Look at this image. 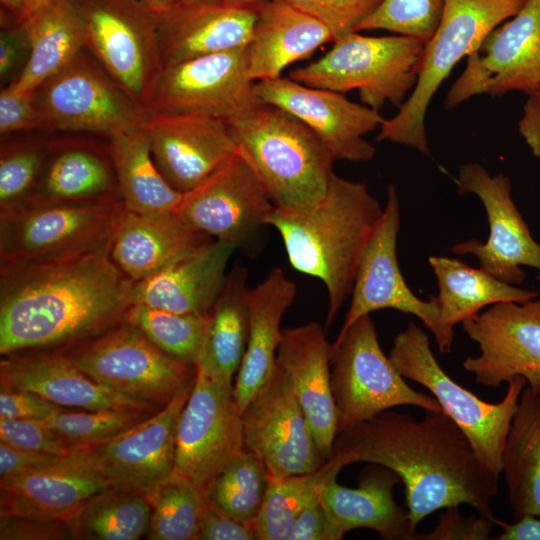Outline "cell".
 Segmentation results:
<instances>
[{
	"mask_svg": "<svg viewBox=\"0 0 540 540\" xmlns=\"http://www.w3.org/2000/svg\"><path fill=\"white\" fill-rule=\"evenodd\" d=\"M331 453L345 466L374 463L395 472L405 487L412 528L430 514L466 504L499 525L492 500L499 477L477 457L471 443L444 412L421 419L392 409L337 433Z\"/></svg>",
	"mask_w": 540,
	"mask_h": 540,
	"instance_id": "cell-1",
	"label": "cell"
},
{
	"mask_svg": "<svg viewBox=\"0 0 540 540\" xmlns=\"http://www.w3.org/2000/svg\"><path fill=\"white\" fill-rule=\"evenodd\" d=\"M134 281L109 246L71 258L0 267V353L62 351L120 324Z\"/></svg>",
	"mask_w": 540,
	"mask_h": 540,
	"instance_id": "cell-2",
	"label": "cell"
},
{
	"mask_svg": "<svg viewBox=\"0 0 540 540\" xmlns=\"http://www.w3.org/2000/svg\"><path fill=\"white\" fill-rule=\"evenodd\" d=\"M383 209L366 184L333 172L317 203L301 209L274 206L265 218V225L279 233L291 267L324 284L326 327L351 295L359 263Z\"/></svg>",
	"mask_w": 540,
	"mask_h": 540,
	"instance_id": "cell-3",
	"label": "cell"
},
{
	"mask_svg": "<svg viewBox=\"0 0 540 540\" xmlns=\"http://www.w3.org/2000/svg\"><path fill=\"white\" fill-rule=\"evenodd\" d=\"M227 124L238 153L275 206L301 209L323 198L335 160L303 122L263 103Z\"/></svg>",
	"mask_w": 540,
	"mask_h": 540,
	"instance_id": "cell-4",
	"label": "cell"
},
{
	"mask_svg": "<svg viewBox=\"0 0 540 540\" xmlns=\"http://www.w3.org/2000/svg\"><path fill=\"white\" fill-rule=\"evenodd\" d=\"M526 0H445L441 21L425 44L416 85L391 119L379 127L378 141L388 140L430 154L425 115L438 87L452 68L479 47Z\"/></svg>",
	"mask_w": 540,
	"mask_h": 540,
	"instance_id": "cell-5",
	"label": "cell"
},
{
	"mask_svg": "<svg viewBox=\"0 0 540 540\" xmlns=\"http://www.w3.org/2000/svg\"><path fill=\"white\" fill-rule=\"evenodd\" d=\"M389 359L405 379L430 392L468 438L481 463L500 477L507 434L526 380L521 376L510 379L500 402L480 399L443 370L429 336L412 321L395 336Z\"/></svg>",
	"mask_w": 540,
	"mask_h": 540,
	"instance_id": "cell-6",
	"label": "cell"
},
{
	"mask_svg": "<svg viewBox=\"0 0 540 540\" xmlns=\"http://www.w3.org/2000/svg\"><path fill=\"white\" fill-rule=\"evenodd\" d=\"M318 60L289 77L307 86L344 93L358 90L362 104L400 108L416 85L425 42L405 35L372 37L352 32L336 39Z\"/></svg>",
	"mask_w": 540,
	"mask_h": 540,
	"instance_id": "cell-7",
	"label": "cell"
},
{
	"mask_svg": "<svg viewBox=\"0 0 540 540\" xmlns=\"http://www.w3.org/2000/svg\"><path fill=\"white\" fill-rule=\"evenodd\" d=\"M330 371L338 432L403 405L443 412L431 394L409 386L384 354L370 315L331 344Z\"/></svg>",
	"mask_w": 540,
	"mask_h": 540,
	"instance_id": "cell-8",
	"label": "cell"
},
{
	"mask_svg": "<svg viewBox=\"0 0 540 540\" xmlns=\"http://www.w3.org/2000/svg\"><path fill=\"white\" fill-rule=\"evenodd\" d=\"M77 1L86 23V48L146 113L164 69L159 14L141 0Z\"/></svg>",
	"mask_w": 540,
	"mask_h": 540,
	"instance_id": "cell-9",
	"label": "cell"
},
{
	"mask_svg": "<svg viewBox=\"0 0 540 540\" xmlns=\"http://www.w3.org/2000/svg\"><path fill=\"white\" fill-rule=\"evenodd\" d=\"M62 352L95 381L161 408L197 375L196 365L165 353L125 320Z\"/></svg>",
	"mask_w": 540,
	"mask_h": 540,
	"instance_id": "cell-10",
	"label": "cell"
},
{
	"mask_svg": "<svg viewBox=\"0 0 540 540\" xmlns=\"http://www.w3.org/2000/svg\"><path fill=\"white\" fill-rule=\"evenodd\" d=\"M122 200L29 207L0 217V267L60 260L110 246Z\"/></svg>",
	"mask_w": 540,
	"mask_h": 540,
	"instance_id": "cell-11",
	"label": "cell"
},
{
	"mask_svg": "<svg viewBox=\"0 0 540 540\" xmlns=\"http://www.w3.org/2000/svg\"><path fill=\"white\" fill-rule=\"evenodd\" d=\"M34 100L51 130L111 137L141 125L146 114L84 50L38 87Z\"/></svg>",
	"mask_w": 540,
	"mask_h": 540,
	"instance_id": "cell-12",
	"label": "cell"
},
{
	"mask_svg": "<svg viewBox=\"0 0 540 540\" xmlns=\"http://www.w3.org/2000/svg\"><path fill=\"white\" fill-rule=\"evenodd\" d=\"M249 44L165 66L146 113L201 114L229 123L263 104L248 75Z\"/></svg>",
	"mask_w": 540,
	"mask_h": 540,
	"instance_id": "cell-13",
	"label": "cell"
},
{
	"mask_svg": "<svg viewBox=\"0 0 540 540\" xmlns=\"http://www.w3.org/2000/svg\"><path fill=\"white\" fill-rule=\"evenodd\" d=\"M400 205L396 188L390 184L381 219L361 258L351 301L336 339H340L360 318L382 309H394L416 316L433 334L441 353H449L454 336L440 324L434 296L417 297L408 287L397 258Z\"/></svg>",
	"mask_w": 540,
	"mask_h": 540,
	"instance_id": "cell-14",
	"label": "cell"
},
{
	"mask_svg": "<svg viewBox=\"0 0 540 540\" xmlns=\"http://www.w3.org/2000/svg\"><path fill=\"white\" fill-rule=\"evenodd\" d=\"M244 449L242 411L234 386L197 370L178 422L174 472L206 494L216 475Z\"/></svg>",
	"mask_w": 540,
	"mask_h": 540,
	"instance_id": "cell-15",
	"label": "cell"
},
{
	"mask_svg": "<svg viewBox=\"0 0 540 540\" xmlns=\"http://www.w3.org/2000/svg\"><path fill=\"white\" fill-rule=\"evenodd\" d=\"M245 448L265 463L271 479L313 472L322 453L288 374L276 363L242 411Z\"/></svg>",
	"mask_w": 540,
	"mask_h": 540,
	"instance_id": "cell-16",
	"label": "cell"
},
{
	"mask_svg": "<svg viewBox=\"0 0 540 540\" xmlns=\"http://www.w3.org/2000/svg\"><path fill=\"white\" fill-rule=\"evenodd\" d=\"M540 91V0H526L503 25L494 28L477 49L446 96L453 109L479 94Z\"/></svg>",
	"mask_w": 540,
	"mask_h": 540,
	"instance_id": "cell-17",
	"label": "cell"
},
{
	"mask_svg": "<svg viewBox=\"0 0 540 540\" xmlns=\"http://www.w3.org/2000/svg\"><path fill=\"white\" fill-rule=\"evenodd\" d=\"M460 194L472 193L483 203L489 223L485 243L471 238L451 248L454 254L473 255L480 268L513 285L521 284L528 266L538 271L540 279V244L532 237L512 198L509 177L492 176L481 164L467 163L459 168L456 179Z\"/></svg>",
	"mask_w": 540,
	"mask_h": 540,
	"instance_id": "cell-18",
	"label": "cell"
},
{
	"mask_svg": "<svg viewBox=\"0 0 540 540\" xmlns=\"http://www.w3.org/2000/svg\"><path fill=\"white\" fill-rule=\"evenodd\" d=\"M461 324L479 348L462 363L477 383L498 387L521 376L540 391V300L498 303Z\"/></svg>",
	"mask_w": 540,
	"mask_h": 540,
	"instance_id": "cell-19",
	"label": "cell"
},
{
	"mask_svg": "<svg viewBox=\"0 0 540 540\" xmlns=\"http://www.w3.org/2000/svg\"><path fill=\"white\" fill-rule=\"evenodd\" d=\"M261 102L278 107L308 126L336 160L365 162L375 155L364 136L385 119L379 111L348 100L343 93L307 86L290 77L255 82Z\"/></svg>",
	"mask_w": 540,
	"mask_h": 540,
	"instance_id": "cell-20",
	"label": "cell"
},
{
	"mask_svg": "<svg viewBox=\"0 0 540 540\" xmlns=\"http://www.w3.org/2000/svg\"><path fill=\"white\" fill-rule=\"evenodd\" d=\"M193 385L140 423L88 449L107 489L146 496L174 472L178 422Z\"/></svg>",
	"mask_w": 540,
	"mask_h": 540,
	"instance_id": "cell-21",
	"label": "cell"
},
{
	"mask_svg": "<svg viewBox=\"0 0 540 540\" xmlns=\"http://www.w3.org/2000/svg\"><path fill=\"white\" fill-rule=\"evenodd\" d=\"M274 206L237 151L202 184L184 193L175 212L195 229L237 248L265 225Z\"/></svg>",
	"mask_w": 540,
	"mask_h": 540,
	"instance_id": "cell-22",
	"label": "cell"
},
{
	"mask_svg": "<svg viewBox=\"0 0 540 540\" xmlns=\"http://www.w3.org/2000/svg\"><path fill=\"white\" fill-rule=\"evenodd\" d=\"M142 126L160 173L181 193L198 187L237 153L228 124L214 117L153 112L145 114Z\"/></svg>",
	"mask_w": 540,
	"mask_h": 540,
	"instance_id": "cell-23",
	"label": "cell"
},
{
	"mask_svg": "<svg viewBox=\"0 0 540 540\" xmlns=\"http://www.w3.org/2000/svg\"><path fill=\"white\" fill-rule=\"evenodd\" d=\"M0 361L1 389L27 390L75 410H123L154 414L161 407L132 399L95 381L62 351L32 349Z\"/></svg>",
	"mask_w": 540,
	"mask_h": 540,
	"instance_id": "cell-24",
	"label": "cell"
},
{
	"mask_svg": "<svg viewBox=\"0 0 540 540\" xmlns=\"http://www.w3.org/2000/svg\"><path fill=\"white\" fill-rule=\"evenodd\" d=\"M261 2H178L159 15L163 66L250 43Z\"/></svg>",
	"mask_w": 540,
	"mask_h": 540,
	"instance_id": "cell-25",
	"label": "cell"
},
{
	"mask_svg": "<svg viewBox=\"0 0 540 540\" xmlns=\"http://www.w3.org/2000/svg\"><path fill=\"white\" fill-rule=\"evenodd\" d=\"M105 489L89 450H78L26 474L0 479V515L68 520Z\"/></svg>",
	"mask_w": 540,
	"mask_h": 540,
	"instance_id": "cell-26",
	"label": "cell"
},
{
	"mask_svg": "<svg viewBox=\"0 0 540 540\" xmlns=\"http://www.w3.org/2000/svg\"><path fill=\"white\" fill-rule=\"evenodd\" d=\"M118 200L121 198L109 146L67 138L50 141L38 181L24 208Z\"/></svg>",
	"mask_w": 540,
	"mask_h": 540,
	"instance_id": "cell-27",
	"label": "cell"
},
{
	"mask_svg": "<svg viewBox=\"0 0 540 540\" xmlns=\"http://www.w3.org/2000/svg\"><path fill=\"white\" fill-rule=\"evenodd\" d=\"M330 357L331 344L318 322L282 330L276 363L288 374L316 443L327 459L338 432Z\"/></svg>",
	"mask_w": 540,
	"mask_h": 540,
	"instance_id": "cell-28",
	"label": "cell"
},
{
	"mask_svg": "<svg viewBox=\"0 0 540 540\" xmlns=\"http://www.w3.org/2000/svg\"><path fill=\"white\" fill-rule=\"evenodd\" d=\"M212 239L176 212L143 214L124 206L113 231L109 255L126 276L137 282Z\"/></svg>",
	"mask_w": 540,
	"mask_h": 540,
	"instance_id": "cell-29",
	"label": "cell"
},
{
	"mask_svg": "<svg viewBox=\"0 0 540 540\" xmlns=\"http://www.w3.org/2000/svg\"><path fill=\"white\" fill-rule=\"evenodd\" d=\"M236 247L216 239L137 282L133 303L176 313L206 315L226 281Z\"/></svg>",
	"mask_w": 540,
	"mask_h": 540,
	"instance_id": "cell-30",
	"label": "cell"
},
{
	"mask_svg": "<svg viewBox=\"0 0 540 540\" xmlns=\"http://www.w3.org/2000/svg\"><path fill=\"white\" fill-rule=\"evenodd\" d=\"M355 488L331 479L321 492L320 502L344 537L354 529H370L385 540L414 538L408 510L394 499V487L401 481L392 470L368 463Z\"/></svg>",
	"mask_w": 540,
	"mask_h": 540,
	"instance_id": "cell-31",
	"label": "cell"
},
{
	"mask_svg": "<svg viewBox=\"0 0 540 540\" xmlns=\"http://www.w3.org/2000/svg\"><path fill=\"white\" fill-rule=\"evenodd\" d=\"M333 41L329 29L310 14L286 0H265L249 43V78L257 82L281 77L286 67Z\"/></svg>",
	"mask_w": 540,
	"mask_h": 540,
	"instance_id": "cell-32",
	"label": "cell"
},
{
	"mask_svg": "<svg viewBox=\"0 0 540 540\" xmlns=\"http://www.w3.org/2000/svg\"><path fill=\"white\" fill-rule=\"evenodd\" d=\"M297 294L295 283L280 268L249 290V333L238 369L234 397L241 411L270 376L282 330L280 324Z\"/></svg>",
	"mask_w": 540,
	"mask_h": 540,
	"instance_id": "cell-33",
	"label": "cell"
},
{
	"mask_svg": "<svg viewBox=\"0 0 540 540\" xmlns=\"http://www.w3.org/2000/svg\"><path fill=\"white\" fill-rule=\"evenodd\" d=\"M20 24L29 57L12 84L21 91L34 92L86 48V23L77 0H48Z\"/></svg>",
	"mask_w": 540,
	"mask_h": 540,
	"instance_id": "cell-34",
	"label": "cell"
},
{
	"mask_svg": "<svg viewBox=\"0 0 540 540\" xmlns=\"http://www.w3.org/2000/svg\"><path fill=\"white\" fill-rule=\"evenodd\" d=\"M247 270L236 266L206 314V326L197 370L227 384L241 365L249 333Z\"/></svg>",
	"mask_w": 540,
	"mask_h": 540,
	"instance_id": "cell-35",
	"label": "cell"
},
{
	"mask_svg": "<svg viewBox=\"0 0 540 540\" xmlns=\"http://www.w3.org/2000/svg\"><path fill=\"white\" fill-rule=\"evenodd\" d=\"M428 262L437 281L438 293L434 298L440 324L452 336L456 324L474 318L485 307L502 302L524 303L539 295V291L504 282L457 258L430 256Z\"/></svg>",
	"mask_w": 540,
	"mask_h": 540,
	"instance_id": "cell-36",
	"label": "cell"
},
{
	"mask_svg": "<svg viewBox=\"0 0 540 540\" xmlns=\"http://www.w3.org/2000/svg\"><path fill=\"white\" fill-rule=\"evenodd\" d=\"M501 474L515 520L540 518V392L527 385L507 434Z\"/></svg>",
	"mask_w": 540,
	"mask_h": 540,
	"instance_id": "cell-37",
	"label": "cell"
},
{
	"mask_svg": "<svg viewBox=\"0 0 540 540\" xmlns=\"http://www.w3.org/2000/svg\"><path fill=\"white\" fill-rule=\"evenodd\" d=\"M108 146L125 208L143 214L176 211L184 193L160 173L142 124L112 135Z\"/></svg>",
	"mask_w": 540,
	"mask_h": 540,
	"instance_id": "cell-38",
	"label": "cell"
},
{
	"mask_svg": "<svg viewBox=\"0 0 540 540\" xmlns=\"http://www.w3.org/2000/svg\"><path fill=\"white\" fill-rule=\"evenodd\" d=\"M150 518L145 496L105 489L88 498L68 523L75 539L137 540L147 535Z\"/></svg>",
	"mask_w": 540,
	"mask_h": 540,
	"instance_id": "cell-39",
	"label": "cell"
},
{
	"mask_svg": "<svg viewBox=\"0 0 540 540\" xmlns=\"http://www.w3.org/2000/svg\"><path fill=\"white\" fill-rule=\"evenodd\" d=\"M345 467L331 453L325 464L313 472L271 479L262 509L255 521L258 540H287L298 515L320 501L324 486Z\"/></svg>",
	"mask_w": 540,
	"mask_h": 540,
	"instance_id": "cell-40",
	"label": "cell"
},
{
	"mask_svg": "<svg viewBox=\"0 0 540 540\" xmlns=\"http://www.w3.org/2000/svg\"><path fill=\"white\" fill-rule=\"evenodd\" d=\"M151 518L149 540H197L206 494L186 477L173 472L146 496Z\"/></svg>",
	"mask_w": 540,
	"mask_h": 540,
	"instance_id": "cell-41",
	"label": "cell"
},
{
	"mask_svg": "<svg viewBox=\"0 0 540 540\" xmlns=\"http://www.w3.org/2000/svg\"><path fill=\"white\" fill-rule=\"evenodd\" d=\"M271 477L263 460L245 448L227 463L210 483L209 503L226 514L255 523L265 500Z\"/></svg>",
	"mask_w": 540,
	"mask_h": 540,
	"instance_id": "cell-42",
	"label": "cell"
},
{
	"mask_svg": "<svg viewBox=\"0 0 540 540\" xmlns=\"http://www.w3.org/2000/svg\"><path fill=\"white\" fill-rule=\"evenodd\" d=\"M124 320L142 331L165 353L183 362L197 364L204 339L206 315L176 313L133 303Z\"/></svg>",
	"mask_w": 540,
	"mask_h": 540,
	"instance_id": "cell-43",
	"label": "cell"
},
{
	"mask_svg": "<svg viewBox=\"0 0 540 540\" xmlns=\"http://www.w3.org/2000/svg\"><path fill=\"white\" fill-rule=\"evenodd\" d=\"M49 144L42 138L2 142L0 217L24 208L38 181Z\"/></svg>",
	"mask_w": 540,
	"mask_h": 540,
	"instance_id": "cell-44",
	"label": "cell"
},
{
	"mask_svg": "<svg viewBox=\"0 0 540 540\" xmlns=\"http://www.w3.org/2000/svg\"><path fill=\"white\" fill-rule=\"evenodd\" d=\"M152 414L123 410L66 409L42 420L72 451L103 444Z\"/></svg>",
	"mask_w": 540,
	"mask_h": 540,
	"instance_id": "cell-45",
	"label": "cell"
},
{
	"mask_svg": "<svg viewBox=\"0 0 540 540\" xmlns=\"http://www.w3.org/2000/svg\"><path fill=\"white\" fill-rule=\"evenodd\" d=\"M445 0H382L359 25L362 30H387L427 43L441 21Z\"/></svg>",
	"mask_w": 540,
	"mask_h": 540,
	"instance_id": "cell-46",
	"label": "cell"
},
{
	"mask_svg": "<svg viewBox=\"0 0 540 540\" xmlns=\"http://www.w3.org/2000/svg\"><path fill=\"white\" fill-rule=\"evenodd\" d=\"M310 14L331 32L334 41L357 32L359 25L382 0H286ZM333 41V42H334Z\"/></svg>",
	"mask_w": 540,
	"mask_h": 540,
	"instance_id": "cell-47",
	"label": "cell"
},
{
	"mask_svg": "<svg viewBox=\"0 0 540 540\" xmlns=\"http://www.w3.org/2000/svg\"><path fill=\"white\" fill-rule=\"evenodd\" d=\"M0 441L56 456L75 452L40 420L0 418Z\"/></svg>",
	"mask_w": 540,
	"mask_h": 540,
	"instance_id": "cell-48",
	"label": "cell"
},
{
	"mask_svg": "<svg viewBox=\"0 0 540 540\" xmlns=\"http://www.w3.org/2000/svg\"><path fill=\"white\" fill-rule=\"evenodd\" d=\"M51 131L43 112L34 100V92L17 89L12 83L0 92V133Z\"/></svg>",
	"mask_w": 540,
	"mask_h": 540,
	"instance_id": "cell-49",
	"label": "cell"
},
{
	"mask_svg": "<svg viewBox=\"0 0 540 540\" xmlns=\"http://www.w3.org/2000/svg\"><path fill=\"white\" fill-rule=\"evenodd\" d=\"M1 540L75 539L68 520L0 515Z\"/></svg>",
	"mask_w": 540,
	"mask_h": 540,
	"instance_id": "cell-50",
	"label": "cell"
},
{
	"mask_svg": "<svg viewBox=\"0 0 540 540\" xmlns=\"http://www.w3.org/2000/svg\"><path fill=\"white\" fill-rule=\"evenodd\" d=\"M495 523L482 516L463 518L458 506L448 507L441 514L437 526L428 534L415 533L413 539L450 540V539H488Z\"/></svg>",
	"mask_w": 540,
	"mask_h": 540,
	"instance_id": "cell-51",
	"label": "cell"
},
{
	"mask_svg": "<svg viewBox=\"0 0 540 540\" xmlns=\"http://www.w3.org/2000/svg\"><path fill=\"white\" fill-rule=\"evenodd\" d=\"M0 418L45 420L69 409L27 390L0 391Z\"/></svg>",
	"mask_w": 540,
	"mask_h": 540,
	"instance_id": "cell-52",
	"label": "cell"
},
{
	"mask_svg": "<svg viewBox=\"0 0 540 540\" xmlns=\"http://www.w3.org/2000/svg\"><path fill=\"white\" fill-rule=\"evenodd\" d=\"M197 540H258L255 523L236 519L207 501Z\"/></svg>",
	"mask_w": 540,
	"mask_h": 540,
	"instance_id": "cell-53",
	"label": "cell"
},
{
	"mask_svg": "<svg viewBox=\"0 0 540 540\" xmlns=\"http://www.w3.org/2000/svg\"><path fill=\"white\" fill-rule=\"evenodd\" d=\"M343 536L319 501L304 509L294 521L287 540H340Z\"/></svg>",
	"mask_w": 540,
	"mask_h": 540,
	"instance_id": "cell-54",
	"label": "cell"
},
{
	"mask_svg": "<svg viewBox=\"0 0 540 540\" xmlns=\"http://www.w3.org/2000/svg\"><path fill=\"white\" fill-rule=\"evenodd\" d=\"M56 455L15 447L0 441V479L31 472L55 461Z\"/></svg>",
	"mask_w": 540,
	"mask_h": 540,
	"instance_id": "cell-55",
	"label": "cell"
},
{
	"mask_svg": "<svg viewBox=\"0 0 540 540\" xmlns=\"http://www.w3.org/2000/svg\"><path fill=\"white\" fill-rule=\"evenodd\" d=\"M518 130L532 154L540 159V91L528 95Z\"/></svg>",
	"mask_w": 540,
	"mask_h": 540,
	"instance_id": "cell-56",
	"label": "cell"
},
{
	"mask_svg": "<svg viewBox=\"0 0 540 540\" xmlns=\"http://www.w3.org/2000/svg\"><path fill=\"white\" fill-rule=\"evenodd\" d=\"M25 47H29L27 36L21 24L1 32L0 35V76L1 79L16 66Z\"/></svg>",
	"mask_w": 540,
	"mask_h": 540,
	"instance_id": "cell-57",
	"label": "cell"
},
{
	"mask_svg": "<svg viewBox=\"0 0 540 540\" xmlns=\"http://www.w3.org/2000/svg\"><path fill=\"white\" fill-rule=\"evenodd\" d=\"M502 532L497 540H540V518L525 516L514 523L501 520Z\"/></svg>",
	"mask_w": 540,
	"mask_h": 540,
	"instance_id": "cell-58",
	"label": "cell"
},
{
	"mask_svg": "<svg viewBox=\"0 0 540 540\" xmlns=\"http://www.w3.org/2000/svg\"><path fill=\"white\" fill-rule=\"evenodd\" d=\"M2 6L8 10L20 24L26 5V0H0Z\"/></svg>",
	"mask_w": 540,
	"mask_h": 540,
	"instance_id": "cell-59",
	"label": "cell"
},
{
	"mask_svg": "<svg viewBox=\"0 0 540 540\" xmlns=\"http://www.w3.org/2000/svg\"><path fill=\"white\" fill-rule=\"evenodd\" d=\"M151 9L162 15L171 10L179 1L178 0H141Z\"/></svg>",
	"mask_w": 540,
	"mask_h": 540,
	"instance_id": "cell-60",
	"label": "cell"
},
{
	"mask_svg": "<svg viewBox=\"0 0 540 540\" xmlns=\"http://www.w3.org/2000/svg\"><path fill=\"white\" fill-rule=\"evenodd\" d=\"M48 0H26L25 10L21 22L27 19L37 9L44 5ZM20 22V23H21Z\"/></svg>",
	"mask_w": 540,
	"mask_h": 540,
	"instance_id": "cell-61",
	"label": "cell"
},
{
	"mask_svg": "<svg viewBox=\"0 0 540 540\" xmlns=\"http://www.w3.org/2000/svg\"><path fill=\"white\" fill-rule=\"evenodd\" d=\"M183 3H194V2H207V1H216V0H178Z\"/></svg>",
	"mask_w": 540,
	"mask_h": 540,
	"instance_id": "cell-62",
	"label": "cell"
},
{
	"mask_svg": "<svg viewBox=\"0 0 540 540\" xmlns=\"http://www.w3.org/2000/svg\"><path fill=\"white\" fill-rule=\"evenodd\" d=\"M228 1H234V2H263L265 0H228Z\"/></svg>",
	"mask_w": 540,
	"mask_h": 540,
	"instance_id": "cell-63",
	"label": "cell"
},
{
	"mask_svg": "<svg viewBox=\"0 0 540 540\" xmlns=\"http://www.w3.org/2000/svg\"><path fill=\"white\" fill-rule=\"evenodd\" d=\"M538 392H540V391H538Z\"/></svg>",
	"mask_w": 540,
	"mask_h": 540,
	"instance_id": "cell-64",
	"label": "cell"
}]
</instances>
